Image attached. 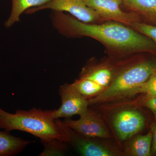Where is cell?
<instances>
[{"label": "cell", "instance_id": "obj_9", "mask_svg": "<svg viewBox=\"0 0 156 156\" xmlns=\"http://www.w3.org/2000/svg\"><path fill=\"white\" fill-rule=\"evenodd\" d=\"M89 8L97 13L101 20L120 23L127 26L139 21L135 13L123 11L121 5L123 0H83Z\"/></svg>", "mask_w": 156, "mask_h": 156}, {"label": "cell", "instance_id": "obj_13", "mask_svg": "<svg viewBox=\"0 0 156 156\" xmlns=\"http://www.w3.org/2000/svg\"><path fill=\"white\" fill-rule=\"evenodd\" d=\"M129 10L156 23V0H123Z\"/></svg>", "mask_w": 156, "mask_h": 156}, {"label": "cell", "instance_id": "obj_12", "mask_svg": "<svg viewBox=\"0 0 156 156\" xmlns=\"http://www.w3.org/2000/svg\"><path fill=\"white\" fill-rule=\"evenodd\" d=\"M31 143L11 135L9 131H0V156L17 154Z\"/></svg>", "mask_w": 156, "mask_h": 156}, {"label": "cell", "instance_id": "obj_11", "mask_svg": "<svg viewBox=\"0 0 156 156\" xmlns=\"http://www.w3.org/2000/svg\"><path fill=\"white\" fill-rule=\"evenodd\" d=\"M152 142V134H137L123 144L122 150L125 156H150Z\"/></svg>", "mask_w": 156, "mask_h": 156}, {"label": "cell", "instance_id": "obj_14", "mask_svg": "<svg viewBox=\"0 0 156 156\" xmlns=\"http://www.w3.org/2000/svg\"><path fill=\"white\" fill-rule=\"evenodd\" d=\"M12 9L9 19L5 23L7 28L11 27L18 22L21 14L28 9L39 7L48 3L51 0H11Z\"/></svg>", "mask_w": 156, "mask_h": 156}, {"label": "cell", "instance_id": "obj_20", "mask_svg": "<svg viewBox=\"0 0 156 156\" xmlns=\"http://www.w3.org/2000/svg\"><path fill=\"white\" fill-rule=\"evenodd\" d=\"M152 134L151 155L156 156V122H154L151 126V130Z\"/></svg>", "mask_w": 156, "mask_h": 156}, {"label": "cell", "instance_id": "obj_4", "mask_svg": "<svg viewBox=\"0 0 156 156\" xmlns=\"http://www.w3.org/2000/svg\"><path fill=\"white\" fill-rule=\"evenodd\" d=\"M156 70V63L145 61L118 68L113 80L101 94L88 100L89 106L125 99L128 92L148 80Z\"/></svg>", "mask_w": 156, "mask_h": 156}, {"label": "cell", "instance_id": "obj_7", "mask_svg": "<svg viewBox=\"0 0 156 156\" xmlns=\"http://www.w3.org/2000/svg\"><path fill=\"white\" fill-rule=\"evenodd\" d=\"M58 93L61 97V105L58 109L51 110V115L54 119L69 118L76 115H80L89 108L88 99L83 97L72 84L62 85Z\"/></svg>", "mask_w": 156, "mask_h": 156}, {"label": "cell", "instance_id": "obj_3", "mask_svg": "<svg viewBox=\"0 0 156 156\" xmlns=\"http://www.w3.org/2000/svg\"><path fill=\"white\" fill-rule=\"evenodd\" d=\"M89 106L102 116L114 140L122 149L124 143L145 128L146 119L136 99L131 98Z\"/></svg>", "mask_w": 156, "mask_h": 156}, {"label": "cell", "instance_id": "obj_16", "mask_svg": "<svg viewBox=\"0 0 156 156\" xmlns=\"http://www.w3.org/2000/svg\"><path fill=\"white\" fill-rule=\"evenodd\" d=\"M140 93L147 97L156 96V70L147 81L128 92L124 100L131 99Z\"/></svg>", "mask_w": 156, "mask_h": 156}, {"label": "cell", "instance_id": "obj_18", "mask_svg": "<svg viewBox=\"0 0 156 156\" xmlns=\"http://www.w3.org/2000/svg\"><path fill=\"white\" fill-rule=\"evenodd\" d=\"M130 27L156 42V26L151 25L137 21L132 23Z\"/></svg>", "mask_w": 156, "mask_h": 156}, {"label": "cell", "instance_id": "obj_15", "mask_svg": "<svg viewBox=\"0 0 156 156\" xmlns=\"http://www.w3.org/2000/svg\"><path fill=\"white\" fill-rule=\"evenodd\" d=\"M72 84L83 97L88 100L98 96L105 89L94 81L83 78H79Z\"/></svg>", "mask_w": 156, "mask_h": 156}, {"label": "cell", "instance_id": "obj_10", "mask_svg": "<svg viewBox=\"0 0 156 156\" xmlns=\"http://www.w3.org/2000/svg\"><path fill=\"white\" fill-rule=\"evenodd\" d=\"M118 69L109 62L88 65L83 68L80 78L94 81L106 89L113 80Z\"/></svg>", "mask_w": 156, "mask_h": 156}, {"label": "cell", "instance_id": "obj_17", "mask_svg": "<svg viewBox=\"0 0 156 156\" xmlns=\"http://www.w3.org/2000/svg\"><path fill=\"white\" fill-rule=\"evenodd\" d=\"M41 142L44 149L39 156H63L67 150L66 143L58 139H53Z\"/></svg>", "mask_w": 156, "mask_h": 156}, {"label": "cell", "instance_id": "obj_6", "mask_svg": "<svg viewBox=\"0 0 156 156\" xmlns=\"http://www.w3.org/2000/svg\"><path fill=\"white\" fill-rule=\"evenodd\" d=\"M62 122L65 126L86 137L114 140L103 117L92 107H89L87 111L80 115L79 119L68 118Z\"/></svg>", "mask_w": 156, "mask_h": 156}, {"label": "cell", "instance_id": "obj_5", "mask_svg": "<svg viewBox=\"0 0 156 156\" xmlns=\"http://www.w3.org/2000/svg\"><path fill=\"white\" fill-rule=\"evenodd\" d=\"M65 126L69 138L68 143L80 155L125 156L122 149L114 140L86 137Z\"/></svg>", "mask_w": 156, "mask_h": 156}, {"label": "cell", "instance_id": "obj_8", "mask_svg": "<svg viewBox=\"0 0 156 156\" xmlns=\"http://www.w3.org/2000/svg\"><path fill=\"white\" fill-rule=\"evenodd\" d=\"M44 9L68 12L76 19L86 23H92L101 20L97 13L88 7L83 0H51L43 5L30 9L27 11L32 13Z\"/></svg>", "mask_w": 156, "mask_h": 156}, {"label": "cell", "instance_id": "obj_19", "mask_svg": "<svg viewBox=\"0 0 156 156\" xmlns=\"http://www.w3.org/2000/svg\"><path fill=\"white\" fill-rule=\"evenodd\" d=\"M136 100L137 103L141 107H144L150 110L154 116L156 121V96L147 97L144 96L138 97Z\"/></svg>", "mask_w": 156, "mask_h": 156}, {"label": "cell", "instance_id": "obj_1", "mask_svg": "<svg viewBox=\"0 0 156 156\" xmlns=\"http://www.w3.org/2000/svg\"><path fill=\"white\" fill-rule=\"evenodd\" d=\"M62 18L72 33L92 38L119 53L150 51L156 48L150 39L120 23L111 21L98 24L86 23L65 15Z\"/></svg>", "mask_w": 156, "mask_h": 156}, {"label": "cell", "instance_id": "obj_2", "mask_svg": "<svg viewBox=\"0 0 156 156\" xmlns=\"http://www.w3.org/2000/svg\"><path fill=\"white\" fill-rule=\"evenodd\" d=\"M0 128L9 131L19 130L38 137L41 141L53 139L68 143V134L62 121L54 119L51 110L34 108L29 111L17 110L11 114L0 108Z\"/></svg>", "mask_w": 156, "mask_h": 156}]
</instances>
